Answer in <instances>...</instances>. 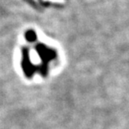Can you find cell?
Listing matches in <instances>:
<instances>
[{
    "label": "cell",
    "mask_w": 129,
    "mask_h": 129,
    "mask_svg": "<svg viewBox=\"0 0 129 129\" xmlns=\"http://www.w3.org/2000/svg\"><path fill=\"white\" fill-rule=\"evenodd\" d=\"M25 37L28 40V41H30V42H33V41H35L36 40V38H37V36H36L35 33L33 31V30H29L26 35H25Z\"/></svg>",
    "instance_id": "1"
}]
</instances>
